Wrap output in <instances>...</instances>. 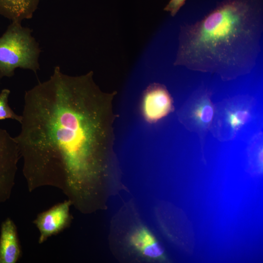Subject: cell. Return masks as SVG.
I'll use <instances>...</instances> for the list:
<instances>
[{
    "label": "cell",
    "instance_id": "2",
    "mask_svg": "<svg viewBox=\"0 0 263 263\" xmlns=\"http://www.w3.org/2000/svg\"><path fill=\"white\" fill-rule=\"evenodd\" d=\"M263 0H223L180 26L174 66L230 81L251 72L263 50Z\"/></svg>",
    "mask_w": 263,
    "mask_h": 263
},
{
    "label": "cell",
    "instance_id": "12",
    "mask_svg": "<svg viewBox=\"0 0 263 263\" xmlns=\"http://www.w3.org/2000/svg\"><path fill=\"white\" fill-rule=\"evenodd\" d=\"M10 91L7 89H3L0 93V120L6 119L15 120L20 123L21 115H18L12 110L8 104V97Z\"/></svg>",
    "mask_w": 263,
    "mask_h": 263
},
{
    "label": "cell",
    "instance_id": "3",
    "mask_svg": "<svg viewBox=\"0 0 263 263\" xmlns=\"http://www.w3.org/2000/svg\"><path fill=\"white\" fill-rule=\"evenodd\" d=\"M33 30L12 21L0 37V77H12L17 68L30 70L37 74L41 49L32 35Z\"/></svg>",
    "mask_w": 263,
    "mask_h": 263
},
{
    "label": "cell",
    "instance_id": "9",
    "mask_svg": "<svg viewBox=\"0 0 263 263\" xmlns=\"http://www.w3.org/2000/svg\"><path fill=\"white\" fill-rule=\"evenodd\" d=\"M129 243L136 252L145 258L155 261L165 259V251L162 246L145 226L136 228L130 236Z\"/></svg>",
    "mask_w": 263,
    "mask_h": 263
},
{
    "label": "cell",
    "instance_id": "10",
    "mask_svg": "<svg viewBox=\"0 0 263 263\" xmlns=\"http://www.w3.org/2000/svg\"><path fill=\"white\" fill-rule=\"evenodd\" d=\"M21 251L16 226L10 218L1 224L0 234V263H15Z\"/></svg>",
    "mask_w": 263,
    "mask_h": 263
},
{
    "label": "cell",
    "instance_id": "8",
    "mask_svg": "<svg viewBox=\"0 0 263 263\" xmlns=\"http://www.w3.org/2000/svg\"><path fill=\"white\" fill-rule=\"evenodd\" d=\"M71 204L70 200L65 201L38 215L34 223L39 232V244L59 233L68 225L70 219L69 210Z\"/></svg>",
    "mask_w": 263,
    "mask_h": 263
},
{
    "label": "cell",
    "instance_id": "5",
    "mask_svg": "<svg viewBox=\"0 0 263 263\" xmlns=\"http://www.w3.org/2000/svg\"><path fill=\"white\" fill-rule=\"evenodd\" d=\"M215 111V105L211 99L210 93L207 90H201L194 93L179 112L181 123L187 130L198 135L202 148L210 131Z\"/></svg>",
    "mask_w": 263,
    "mask_h": 263
},
{
    "label": "cell",
    "instance_id": "13",
    "mask_svg": "<svg viewBox=\"0 0 263 263\" xmlns=\"http://www.w3.org/2000/svg\"><path fill=\"white\" fill-rule=\"evenodd\" d=\"M186 0H170L164 9L169 12L171 16H175L180 8L184 5Z\"/></svg>",
    "mask_w": 263,
    "mask_h": 263
},
{
    "label": "cell",
    "instance_id": "1",
    "mask_svg": "<svg viewBox=\"0 0 263 263\" xmlns=\"http://www.w3.org/2000/svg\"><path fill=\"white\" fill-rule=\"evenodd\" d=\"M113 95L100 90L92 71L71 76L58 66L48 80L25 92L14 138L30 191L52 186L75 203L87 199L103 172Z\"/></svg>",
    "mask_w": 263,
    "mask_h": 263
},
{
    "label": "cell",
    "instance_id": "7",
    "mask_svg": "<svg viewBox=\"0 0 263 263\" xmlns=\"http://www.w3.org/2000/svg\"><path fill=\"white\" fill-rule=\"evenodd\" d=\"M174 108L172 97L163 84L152 83L144 91L141 111L148 122H157L172 112Z\"/></svg>",
    "mask_w": 263,
    "mask_h": 263
},
{
    "label": "cell",
    "instance_id": "4",
    "mask_svg": "<svg viewBox=\"0 0 263 263\" xmlns=\"http://www.w3.org/2000/svg\"><path fill=\"white\" fill-rule=\"evenodd\" d=\"M210 131L221 142L234 139L256 116L257 103L248 95H237L219 102Z\"/></svg>",
    "mask_w": 263,
    "mask_h": 263
},
{
    "label": "cell",
    "instance_id": "6",
    "mask_svg": "<svg viewBox=\"0 0 263 263\" xmlns=\"http://www.w3.org/2000/svg\"><path fill=\"white\" fill-rule=\"evenodd\" d=\"M20 157L15 138L0 128V204L11 195Z\"/></svg>",
    "mask_w": 263,
    "mask_h": 263
},
{
    "label": "cell",
    "instance_id": "11",
    "mask_svg": "<svg viewBox=\"0 0 263 263\" xmlns=\"http://www.w3.org/2000/svg\"><path fill=\"white\" fill-rule=\"evenodd\" d=\"M39 0H0V15L12 21L30 19Z\"/></svg>",
    "mask_w": 263,
    "mask_h": 263
}]
</instances>
